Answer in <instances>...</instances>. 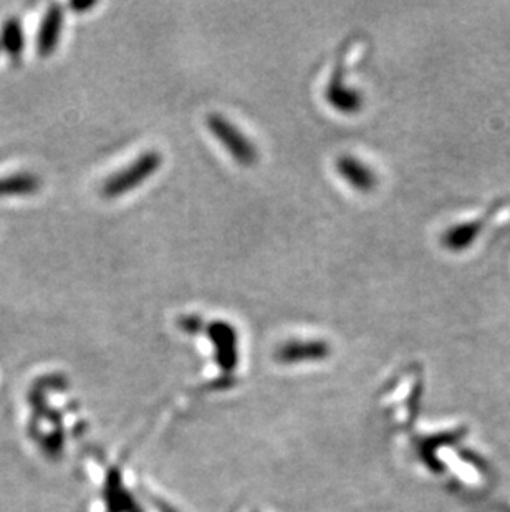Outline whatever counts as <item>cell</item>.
I'll use <instances>...</instances> for the list:
<instances>
[{
    "instance_id": "cell-13",
    "label": "cell",
    "mask_w": 510,
    "mask_h": 512,
    "mask_svg": "<svg viewBox=\"0 0 510 512\" xmlns=\"http://www.w3.org/2000/svg\"><path fill=\"white\" fill-rule=\"evenodd\" d=\"M0 50H2V45H0Z\"/></svg>"
},
{
    "instance_id": "cell-10",
    "label": "cell",
    "mask_w": 510,
    "mask_h": 512,
    "mask_svg": "<svg viewBox=\"0 0 510 512\" xmlns=\"http://www.w3.org/2000/svg\"><path fill=\"white\" fill-rule=\"evenodd\" d=\"M40 181L34 174H14L0 178V196H24L39 191Z\"/></svg>"
},
{
    "instance_id": "cell-4",
    "label": "cell",
    "mask_w": 510,
    "mask_h": 512,
    "mask_svg": "<svg viewBox=\"0 0 510 512\" xmlns=\"http://www.w3.org/2000/svg\"><path fill=\"white\" fill-rule=\"evenodd\" d=\"M337 170L345 181H347L353 189H357L360 193H370L375 189L378 179L371 168L357 160L355 156L343 155L338 158Z\"/></svg>"
},
{
    "instance_id": "cell-2",
    "label": "cell",
    "mask_w": 510,
    "mask_h": 512,
    "mask_svg": "<svg viewBox=\"0 0 510 512\" xmlns=\"http://www.w3.org/2000/svg\"><path fill=\"white\" fill-rule=\"evenodd\" d=\"M207 126L212 131V135L221 141L224 148L234 156V160L239 165H254L257 161L255 146L247 140L246 136L242 135L241 131L237 130L236 126L232 125L231 121L226 120L224 116L217 115V113H212V115L207 116Z\"/></svg>"
},
{
    "instance_id": "cell-9",
    "label": "cell",
    "mask_w": 510,
    "mask_h": 512,
    "mask_svg": "<svg viewBox=\"0 0 510 512\" xmlns=\"http://www.w3.org/2000/svg\"><path fill=\"white\" fill-rule=\"evenodd\" d=\"M327 100L333 108L343 113H357L363 105V97L357 90L348 88L338 80H333L327 90Z\"/></svg>"
},
{
    "instance_id": "cell-6",
    "label": "cell",
    "mask_w": 510,
    "mask_h": 512,
    "mask_svg": "<svg viewBox=\"0 0 510 512\" xmlns=\"http://www.w3.org/2000/svg\"><path fill=\"white\" fill-rule=\"evenodd\" d=\"M207 334L216 343L219 362L222 367L231 368L236 363V330L226 322H212L207 327Z\"/></svg>"
},
{
    "instance_id": "cell-11",
    "label": "cell",
    "mask_w": 510,
    "mask_h": 512,
    "mask_svg": "<svg viewBox=\"0 0 510 512\" xmlns=\"http://www.w3.org/2000/svg\"><path fill=\"white\" fill-rule=\"evenodd\" d=\"M179 325H181L186 332L198 334L199 330L203 329V319L198 317V315H186V317L179 320Z\"/></svg>"
},
{
    "instance_id": "cell-7",
    "label": "cell",
    "mask_w": 510,
    "mask_h": 512,
    "mask_svg": "<svg viewBox=\"0 0 510 512\" xmlns=\"http://www.w3.org/2000/svg\"><path fill=\"white\" fill-rule=\"evenodd\" d=\"M328 345L318 340L310 342H289L277 352L282 362H302V360H320L327 357Z\"/></svg>"
},
{
    "instance_id": "cell-5",
    "label": "cell",
    "mask_w": 510,
    "mask_h": 512,
    "mask_svg": "<svg viewBox=\"0 0 510 512\" xmlns=\"http://www.w3.org/2000/svg\"><path fill=\"white\" fill-rule=\"evenodd\" d=\"M63 29L62 5L52 4L45 14L40 25L39 37H37V52L40 57H50L58 47L60 35Z\"/></svg>"
},
{
    "instance_id": "cell-3",
    "label": "cell",
    "mask_w": 510,
    "mask_h": 512,
    "mask_svg": "<svg viewBox=\"0 0 510 512\" xmlns=\"http://www.w3.org/2000/svg\"><path fill=\"white\" fill-rule=\"evenodd\" d=\"M504 209H507V204L504 201H497L482 214L481 218L472 219L448 229L443 236L444 247L453 252L466 251L477 241V237L486 229L487 224L494 221Z\"/></svg>"
},
{
    "instance_id": "cell-1",
    "label": "cell",
    "mask_w": 510,
    "mask_h": 512,
    "mask_svg": "<svg viewBox=\"0 0 510 512\" xmlns=\"http://www.w3.org/2000/svg\"><path fill=\"white\" fill-rule=\"evenodd\" d=\"M163 163V156L158 151H146L138 160L133 161L128 168L113 174L103 184V194L106 198H118L121 194L130 193L138 188L146 179L151 178Z\"/></svg>"
},
{
    "instance_id": "cell-12",
    "label": "cell",
    "mask_w": 510,
    "mask_h": 512,
    "mask_svg": "<svg viewBox=\"0 0 510 512\" xmlns=\"http://www.w3.org/2000/svg\"><path fill=\"white\" fill-rule=\"evenodd\" d=\"M95 2H72V9L77 10V12H85V10L92 9V7H95Z\"/></svg>"
},
{
    "instance_id": "cell-8",
    "label": "cell",
    "mask_w": 510,
    "mask_h": 512,
    "mask_svg": "<svg viewBox=\"0 0 510 512\" xmlns=\"http://www.w3.org/2000/svg\"><path fill=\"white\" fill-rule=\"evenodd\" d=\"M0 45L2 49L9 54L10 60L14 65L20 63L22 52H24V30L19 19L5 20L2 29H0Z\"/></svg>"
}]
</instances>
